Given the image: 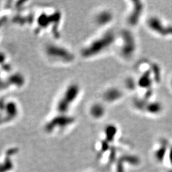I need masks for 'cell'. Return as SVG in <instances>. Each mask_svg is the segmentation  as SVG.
Listing matches in <instances>:
<instances>
[{"instance_id": "cell-2", "label": "cell", "mask_w": 172, "mask_h": 172, "mask_svg": "<svg viewBox=\"0 0 172 172\" xmlns=\"http://www.w3.org/2000/svg\"><path fill=\"white\" fill-rule=\"evenodd\" d=\"M114 40V35L111 33L106 34L103 37L98 38L87 47L84 51V55L92 56L102 52L103 49L107 48Z\"/></svg>"}, {"instance_id": "cell-1", "label": "cell", "mask_w": 172, "mask_h": 172, "mask_svg": "<svg viewBox=\"0 0 172 172\" xmlns=\"http://www.w3.org/2000/svg\"><path fill=\"white\" fill-rule=\"evenodd\" d=\"M79 93V88L78 85L75 84L70 85L58 102L57 109L59 112L65 113L73 102H75Z\"/></svg>"}, {"instance_id": "cell-3", "label": "cell", "mask_w": 172, "mask_h": 172, "mask_svg": "<svg viewBox=\"0 0 172 172\" xmlns=\"http://www.w3.org/2000/svg\"><path fill=\"white\" fill-rule=\"evenodd\" d=\"M91 113L95 117H101L104 114V108L101 105H96L92 108Z\"/></svg>"}]
</instances>
